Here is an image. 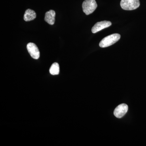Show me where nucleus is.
<instances>
[{"instance_id": "nucleus-9", "label": "nucleus", "mask_w": 146, "mask_h": 146, "mask_svg": "<svg viewBox=\"0 0 146 146\" xmlns=\"http://www.w3.org/2000/svg\"><path fill=\"white\" fill-rule=\"evenodd\" d=\"M50 73L52 75H56L59 74L60 72L59 65L58 63H53L50 69Z\"/></svg>"}, {"instance_id": "nucleus-2", "label": "nucleus", "mask_w": 146, "mask_h": 146, "mask_svg": "<svg viewBox=\"0 0 146 146\" xmlns=\"http://www.w3.org/2000/svg\"><path fill=\"white\" fill-rule=\"evenodd\" d=\"M140 5L139 0H121V7L124 10H133L138 8Z\"/></svg>"}, {"instance_id": "nucleus-5", "label": "nucleus", "mask_w": 146, "mask_h": 146, "mask_svg": "<svg viewBox=\"0 0 146 146\" xmlns=\"http://www.w3.org/2000/svg\"><path fill=\"white\" fill-rule=\"evenodd\" d=\"M128 107L127 105L123 104L118 106L114 110V115L117 118H121L123 117L127 112Z\"/></svg>"}, {"instance_id": "nucleus-4", "label": "nucleus", "mask_w": 146, "mask_h": 146, "mask_svg": "<svg viewBox=\"0 0 146 146\" xmlns=\"http://www.w3.org/2000/svg\"><path fill=\"white\" fill-rule=\"evenodd\" d=\"M27 47L31 56L34 59H38L40 56V52L37 46L34 43H29Z\"/></svg>"}, {"instance_id": "nucleus-7", "label": "nucleus", "mask_w": 146, "mask_h": 146, "mask_svg": "<svg viewBox=\"0 0 146 146\" xmlns=\"http://www.w3.org/2000/svg\"><path fill=\"white\" fill-rule=\"evenodd\" d=\"M56 13L54 10H50L46 12L45 16V21L50 25H53L55 22Z\"/></svg>"}, {"instance_id": "nucleus-6", "label": "nucleus", "mask_w": 146, "mask_h": 146, "mask_svg": "<svg viewBox=\"0 0 146 146\" xmlns=\"http://www.w3.org/2000/svg\"><path fill=\"white\" fill-rule=\"evenodd\" d=\"M112 23L110 21H103L98 22L92 27L91 31L93 33H96L104 29L110 27Z\"/></svg>"}, {"instance_id": "nucleus-8", "label": "nucleus", "mask_w": 146, "mask_h": 146, "mask_svg": "<svg viewBox=\"0 0 146 146\" xmlns=\"http://www.w3.org/2000/svg\"><path fill=\"white\" fill-rule=\"evenodd\" d=\"M36 17V14L34 11L28 9L26 11L24 14V19L26 22L34 20Z\"/></svg>"}, {"instance_id": "nucleus-1", "label": "nucleus", "mask_w": 146, "mask_h": 146, "mask_svg": "<svg viewBox=\"0 0 146 146\" xmlns=\"http://www.w3.org/2000/svg\"><path fill=\"white\" fill-rule=\"evenodd\" d=\"M121 38V35L118 33L110 35L102 39L99 44L101 48H106L115 44Z\"/></svg>"}, {"instance_id": "nucleus-3", "label": "nucleus", "mask_w": 146, "mask_h": 146, "mask_svg": "<svg viewBox=\"0 0 146 146\" xmlns=\"http://www.w3.org/2000/svg\"><path fill=\"white\" fill-rule=\"evenodd\" d=\"M97 4L95 0H85L82 5L83 12L86 15L93 13L96 9Z\"/></svg>"}]
</instances>
